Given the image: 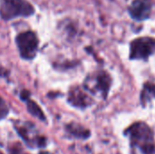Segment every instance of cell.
Here are the masks:
<instances>
[{"mask_svg":"<svg viewBox=\"0 0 155 154\" xmlns=\"http://www.w3.org/2000/svg\"><path fill=\"white\" fill-rule=\"evenodd\" d=\"M128 138L131 154H155V133L153 128L144 122L132 123L124 131Z\"/></svg>","mask_w":155,"mask_h":154,"instance_id":"6da1fadb","label":"cell"},{"mask_svg":"<svg viewBox=\"0 0 155 154\" xmlns=\"http://www.w3.org/2000/svg\"><path fill=\"white\" fill-rule=\"evenodd\" d=\"M33 5L26 0H0V15L5 20L34 14Z\"/></svg>","mask_w":155,"mask_h":154,"instance_id":"7a4b0ae2","label":"cell"},{"mask_svg":"<svg viewBox=\"0 0 155 154\" xmlns=\"http://www.w3.org/2000/svg\"><path fill=\"white\" fill-rule=\"evenodd\" d=\"M112 84V78L107 72L99 71L89 75L84 82V89L92 94L99 95L103 99H106L110 87Z\"/></svg>","mask_w":155,"mask_h":154,"instance_id":"3957f363","label":"cell"},{"mask_svg":"<svg viewBox=\"0 0 155 154\" xmlns=\"http://www.w3.org/2000/svg\"><path fill=\"white\" fill-rule=\"evenodd\" d=\"M155 54V39L140 37L134 39L130 45V58L132 60H146Z\"/></svg>","mask_w":155,"mask_h":154,"instance_id":"277c9868","label":"cell"},{"mask_svg":"<svg viewBox=\"0 0 155 154\" xmlns=\"http://www.w3.org/2000/svg\"><path fill=\"white\" fill-rule=\"evenodd\" d=\"M15 41L20 54L24 59H33L35 56L38 48V39L33 32L21 33L17 35Z\"/></svg>","mask_w":155,"mask_h":154,"instance_id":"5b68a950","label":"cell"},{"mask_svg":"<svg viewBox=\"0 0 155 154\" xmlns=\"http://www.w3.org/2000/svg\"><path fill=\"white\" fill-rule=\"evenodd\" d=\"M16 131L24 140V142L30 147H44L45 146V140L44 137L39 136L31 123H20L15 125Z\"/></svg>","mask_w":155,"mask_h":154,"instance_id":"8992f818","label":"cell"},{"mask_svg":"<svg viewBox=\"0 0 155 154\" xmlns=\"http://www.w3.org/2000/svg\"><path fill=\"white\" fill-rule=\"evenodd\" d=\"M153 2L151 0H134L129 7V14L136 21H143L151 16Z\"/></svg>","mask_w":155,"mask_h":154,"instance_id":"52a82bcc","label":"cell"},{"mask_svg":"<svg viewBox=\"0 0 155 154\" xmlns=\"http://www.w3.org/2000/svg\"><path fill=\"white\" fill-rule=\"evenodd\" d=\"M84 90H83L82 88H79V87L71 89V91L69 92V96H68L69 103L72 105H74V107H77L80 109H84V108H87L90 105H92L94 101L85 93Z\"/></svg>","mask_w":155,"mask_h":154,"instance_id":"ba28073f","label":"cell"},{"mask_svg":"<svg viewBox=\"0 0 155 154\" xmlns=\"http://www.w3.org/2000/svg\"><path fill=\"white\" fill-rule=\"evenodd\" d=\"M153 99H155V84L147 82L143 84V88L141 93V104L145 107Z\"/></svg>","mask_w":155,"mask_h":154,"instance_id":"9c48e42d","label":"cell"},{"mask_svg":"<svg viewBox=\"0 0 155 154\" xmlns=\"http://www.w3.org/2000/svg\"><path fill=\"white\" fill-rule=\"evenodd\" d=\"M66 130L68 133H70L73 137L76 139H81V140H86L90 137L91 133L89 130L85 129L80 124L77 123H70L67 127Z\"/></svg>","mask_w":155,"mask_h":154,"instance_id":"30bf717a","label":"cell"},{"mask_svg":"<svg viewBox=\"0 0 155 154\" xmlns=\"http://www.w3.org/2000/svg\"><path fill=\"white\" fill-rule=\"evenodd\" d=\"M25 101H26V104H27V109L30 112V113L35 117H37L38 119H40L41 121H45V117L43 113V112L41 111L40 107L33 101L29 100V99H25Z\"/></svg>","mask_w":155,"mask_h":154,"instance_id":"8fae6325","label":"cell"},{"mask_svg":"<svg viewBox=\"0 0 155 154\" xmlns=\"http://www.w3.org/2000/svg\"><path fill=\"white\" fill-rule=\"evenodd\" d=\"M8 113V107L4 102V100L0 97V120L3 119Z\"/></svg>","mask_w":155,"mask_h":154,"instance_id":"7c38bea8","label":"cell"},{"mask_svg":"<svg viewBox=\"0 0 155 154\" xmlns=\"http://www.w3.org/2000/svg\"><path fill=\"white\" fill-rule=\"evenodd\" d=\"M40 154H47V153H45V152H41Z\"/></svg>","mask_w":155,"mask_h":154,"instance_id":"4fadbf2b","label":"cell"},{"mask_svg":"<svg viewBox=\"0 0 155 154\" xmlns=\"http://www.w3.org/2000/svg\"><path fill=\"white\" fill-rule=\"evenodd\" d=\"M0 154H3V153H2V152H0Z\"/></svg>","mask_w":155,"mask_h":154,"instance_id":"5bb4252c","label":"cell"}]
</instances>
